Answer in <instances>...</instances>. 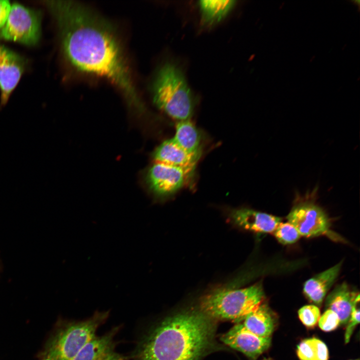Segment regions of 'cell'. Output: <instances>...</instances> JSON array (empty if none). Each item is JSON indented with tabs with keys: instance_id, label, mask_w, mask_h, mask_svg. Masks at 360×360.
I'll return each instance as SVG.
<instances>
[{
	"instance_id": "obj_1",
	"label": "cell",
	"mask_w": 360,
	"mask_h": 360,
	"mask_svg": "<svg viewBox=\"0 0 360 360\" xmlns=\"http://www.w3.org/2000/svg\"><path fill=\"white\" fill-rule=\"evenodd\" d=\"M44 2L56 21L62 52L68 62L80 72L108 80L131 106L142 110L119 41L109 25L75 2Z\"/></svg>"
},
{
	"instance_id": "obj_2",
	"label": "cell",
	"mask_w": 360,
	"mask_h": 360,
	"mask_svg": "<svg viewBox=\"0 0 360 360\" xmlns=\"http://www.w3.org/2000/svg\"><path fill=\"white\" fill-rule=\"evenodd\" d=\"M214 320L198 308L158 322L140 339L133 360H200L213 344Z\"/></svg>"
},
{
	"instance_id": "obj_3",
	"label": "cell",
	"mask_w": 360,
	"mask_h": 360,
	"mask_svg": "<svg viewBox=\"0 0 360 360\" xmlns=\"http://www.w3.org/2000/svg\"><path fill=\"white\" fill-rule=\"evenodd\" d=\"M262 282L242 288H218L200 297L198 308L215 320L240 322L264 302Z\"/></svg>"
},
{
	"instance_id": "obj_4",
	"label": "cell",
	"mask_w": 360,
	"mask_h": 360,
	"mask_svg": "<svg viewBox=\"0 0 360 360\" xmlns=\"http://www.w3.org/2000/svg\"><path fill=\"white\" fill-rule=\"evenodd\" d=\"M154 104L178 121L190 119L194 101L190 88L180 69L168 62L156 74L152 84Z\"/></svg>"
},
{
	"instance_id": "obj_5",
	"label": "cell",
	"mask_w": 360,
	"mask_h": 360,
	"mask_svg": "<svg viewBox=\"0 0 360 360\" xmlns=\"http://www.w3.org/2000/svg\"><path fill=\"white\" fill-rule=\"evenodd\" d=\"M108 316V311L96 312L86 320L63 324L46 344L44 358L73 360L80 350L96 336L97 330Z\"/></svg>"
},
{
	"instance_id": "obj_6",
	"label": "cell",
	"mask_w": 360,
	"mask_h": 360,
	"mask_svg": "<svg viewBox=\"0 0 360 360\" xmlns=\"http://www.w3.org/2000/svg\"><path fill=\"white\" fill-rule=\"evenodd\" d=\"M41 18L40 11L14 4L6 23L0 29V38L35 45L40 37Z\"/></svg>"
},
{
	"instance_id": "obj_7",
	"label": "cell",
	"mask_w": 360,
	"mask_h": 360,
	"mask_svg": "<svg viewBox=\"0 0 360 360\" xmlns=\"http://www.w3.org/2000/svg\"><path fill=\"white\" fill-rule=\"evenodd\" d=\"M194 170L154 162L146 172V182L155 196L164 197L182 188Z\"/></svg>"
},
{
	"instance_id": "obj_8",
	"label": "cell",
	"mask_w": 360,
	"mask_h": 360,
	"mask_svg": "<svg viewBox=\"0 0 360 360\" xmlns=\"http://www.w3.org/2000/svg\"><path fill=\"white\" fill-rule=\"evenodd\" d=\"M301 236L314 237L327 233L330 228L328 218L324 211L312 202L296 204L287 217Z\"/></svg>"
},
{
	"instance_id": "obj_9",
	"label": "cell",
	"mask_w": 360,
	"mask_h": 360,
	"mask_svg": "<svg viewBox=\"0 0 360 360\" xmlns=\"http://www.w3.org/2000/svg\"><path fill=\"white\" fill-rule=\"evenodd\" d=\"M221 340L230 347L256 360L271 344V337H262L252 332L242 323H238L221 336Z\"/></svg>"
},
{
	"instance_id": "obj_10",
	"label": "cell",
	"mask_w": 360,
	"mask_h": 360,
	"mask_svg": "<svg viewBox=\"0 0 360 360\" xmlns=\"http://www.w3.org/2000/svg\"><path fill=\"white\" fill-rule=\"evenodd\" d=\"M26 66L24 59L11 50L0 44V107L7 103L18 84Z\"/></svg>"
},
{
	"instance_id": "obj_11",
	"label": "cell",
	"mask_w": 360,
	"mask_h": 360,
	"mask_svg": "<svg viewBox=\"0 0 360 360\" xmlns=\"http://www.w3.org/2000/svg\"><path fill=\"white\" fill-rule=\"evenodd\" d=\"M228 218L236 226L257 232H273L282 222L280 217L248 208L232 210Z\"/></svg>"
},
{
	"instance_id": "obj_12",
	"label": "cell",
	"mask_w": 360,
	"mask_h": 360,
	"mask_svg": "<svg viewBox=\"0 0 360 360\" xmlns=\"http://www.w3.org/2000/svg\"><path fill=\"white\" fill-rule=\"evenodd\" d=\"M119 327L112 328L101 336H96L78 352L73 360H128L116 350L114 336Z\"/></svg>"
},
{
	"instance_id": "obj_13",
	"label": "cell",
	"mask_w": 360,
	"mask_h": 360,
	"mask_svg": "<svg viewBox=\"0 0 360 360\" xmlns=\"http://www.w3.org/2000/svg\"><path fill=\"white\" fill-rule=\"evenodd\" d=\"M200 154L189 153L180 148L170 138L164 141L153 154L154 162L188 168L194 169Z\"/></svg>"
},
{
	"instance_id": "obj_14",
	"label": "cell",
	"mask_w": 360,
	"mask_h": 360,
	"mask_svg": "<svg viewBox=\"0 0 360 360\" xmlns=\"http://www.w3.org/2000/svg\"><path fill=\"white\" fill-rule=\"evenodd\" d=\"M358 300H360L359 293L352 291L346 283L343 282L337 286L327 296L326 307L334 312L340 319V324L344 325L347 324L352 308Z\"/></svg>"
},
{
	"instance_id": "obj_15",
	"label": "cell",
	"mask_w": 360,
	"mask_h": 360,
	"mask_svg": "<svg viewBox=\"0 0 360 360\" xmlns=\"http://www.w3.org/2000/svg\"><path fill=\"white\" fill-rule=\"evenodd\" d=\"M342 262L306 280L303 292L307 298L314 305L320 306L339 274Z\"/></svg>"
},
{
	"instance_id": "obj_16",
	"label": "cell",
	"mask_w": 360,
	"mask_h": 360,
	"mask_svg": "<svg viewBox=\"0 0 360 360\" xmlns=\"http://www.w3.org/2000/svg\"><path fill=\"white\" fill-rule=\"evenodd\" d=\"M244 320L242 324L246 328L262 337H271L276 324L275 314L264 302Z\"/></svg>"
},
{
	"instance_id": "obj_17",
	"label": "cell",
	"mask_w": 360,
	"mask_h": 360,
	"mask_svg": "<svg viewBox=\"0 0 360 360\" xmlns=\"http://www.w3.org/2000/svg\"><path fill=\"white\" fill-rule=\"evenodd\" d=\"M174 141L186 152L201 154V136L198 129L190 119L178 121Z\"/></svg>"
},
{
	"instance_id": "obj_18",
	"label": "cell",
	"mask_w": 360,
	"mask_h": 360,
	"mask_svg": "<svg viewBox=\"0 0 360 360\" xmlns=\"http://www.w3.org/2000/svg\"><path fill=\"white\" fill-rule=\"evenodd\" d=\"M235 0H200L198 5L204 24H212L220 21L235 5Z\"/></svg>"
},
{
	"instance_id": "obj_19",
	"label": "cell",
	"mask_w": 360,
	"mask_h": 360,
	"mask_svg": "<svg viewBox=\"0 0 360 360\" xmlns=\"http://www.w3.org/2000/svg\"><path fill=\"white\" fill-rule=\"evenodd\" d=\"M296 354L300 360H328L326 344L316 338L304 339L297 346Z\"/></svg>"
},
{
	"instance_id": "obj_20",
	"label": "cell",
	"mask_w": 360,
	"mask_h": 360,
	"mask_svg": "<svg viewBox=\"0 0 360 360\" xmlns=\"http://www.w3.org/2000/svg\"><path fill=\"white\" fill-rule=\"evenodd\" d=\"M273 232L277 240L284 244L294 243L301 236L294 226L288 222H280Z\"/></svg>"
},
{
	"instance_id": "obj_21",
	"label": "cell",
	"mask_w": 360,
	"mask_h": 360,
	"mask_svg": "<svg viewBox=\"0 0 360 360\" xmlns=\"http://www.w3.org/2000/svg\"><path fill=\"white\" fill-rule=\"evenodd\" d=\"M298 316L302 323L308 328H313L318 323L320 312L316 305H306L298 311Z\"/></svg>"
},
{
	"instance_id": "obj_22",
	"label": "cell",
	"mask_w": 360,
	"mask_h": 360,
	"mask_svg": "<svg viewBox=\"0 0 360 360\" xmlns=\"http://www.w3.org/2000/svg\"><path fill=\"white\" fill-rule=\"evenodd\" d=\"M318 324L322 330L329 332L334 330L340 326V320L338 315L334 312L326 309L320 316Z\"/></svg>"
},
{
	"instance_id": "obj_23",
	"label": "cell",
	"mask_w": 360,
	"mask_h": 360,
	"mask_svg": "<svg viewBox=\"0 0 360 360\" xmlns=\"http://www.w3.org/2000/svg\"><path fill=\"white\" fill-rule=\"evenodd\" d=\"M360 300H358L354 304L350 317L347 322V326L344 334V342L346 344L348 343L350 339L353 332L356 326L360 322Z\"/></svg>"
},
{
	"instance_id": "obj_24",
	"label": "cell",
	"mask_w": 360,
	"mask_h": 360,
	"mask_svg": "<svg viewBox=\"0 0 360 360\" xmlns=\"http://www.w3.org/2000/svg\"><path fill=\"white\" fill-rule=\"evenodd\" d=\"M10 8L11 4L8 0H0V29L6 23Z\"/></svg>"
},
{
	"instance_id": "obj_25",
	"label": "cell",
	"mask_w": 360,
	"mask_h": 360,
	"mask_svg": "<svg viewBox=\"0 0 360 360\" xmlns=\"http://www.w3.org/2000/svg\"><path fill=\"white\" fill-rule=\"evenodd\" d=\"M264 360H272L270 358H264Z\"/></svg>"
},
{
	"instance_id": "obj_26",
	"label": "cell",
	"mask_w": 360,
	"mask_h": 360,
	"mask_svg": "<svg viewBox=\"0 0 360 360\" xmlns=\"http://www.w3.org/2000/svg\"><path fill=\"white\" fill-rule=\"evenodd\" d=\"M43 360H50L48 359V358H44Z\"/></svg>"
},
{
	"instance_id": "obj_27",
	"label": "cell",
	"mask_w": 360,
	"mask_h": 360,
	"mask_svg": "<svg viewBox=\"0 0 360 360\" xmlns=\"http://www.w3.org/2000/svg\"></svg>"
}]
</instances>
